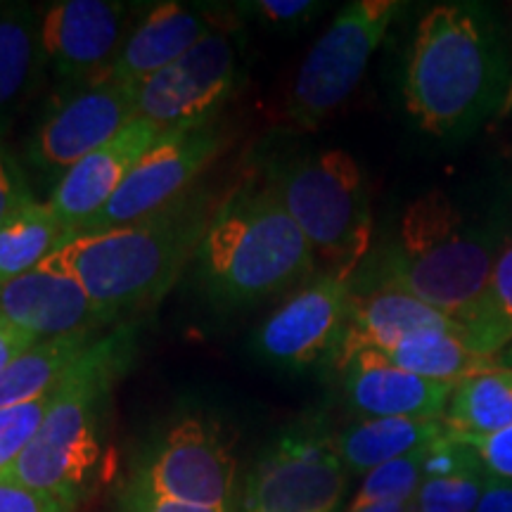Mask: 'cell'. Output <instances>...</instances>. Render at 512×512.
I'll return each instance as SVG.
<instances>
[{"instance_id":"obj_26","label":"cell","mask_w":512,"mask_h":512,"mask_svg":"<svg viewBox=\"0 0 512 512\" xmlns=\"http://www.w3.org/2000/svg\"><path fill=\"white\" fill-rule=\"evenodd\" d=\"M460 328L470 347L484 356H498L512 342V240L498 254L482 302Z\"/></svg>"},{"instance_id":"obj_17","label":"cell","mask_w":512,"mask_h":512,"mask_svg":"<svg viewBox=\"0 0 512 512\" xmlns=\"http://www.w3.org/2000/svg\"><path fill=\"white\" fill-rule=\"evenodd\" d=\"M422 330H460L463 328L446 313L420 302L413 294L396 287H354L342 342H339L332 370L342 373L363 351H389L406 337Z\"/></svg>"},{"instance_id":"obj_23","label":"cell","mask_w":512,"mask_h":512,"mask_svg":"<svg viewBox=\"0 0 512 512\" xmlns=\"http://www.w3.org/2000/svg\"><path fill=\"white\" fill-rule=\"evenodd\" d=\"M384 356L408 373L444 384H456L465 377L498 368L496 356H484L472 349L460 330L415 332Z\"/></svg>"},{"instance_id":"obj_35","label":"cell","mask_w":512,"mask_h":512,"mask_svg":"<svg viewBox=\"0 0 512 512\" xmlns=\"http://www.w3.org/2000/svg\"><path fill=\"white\" fill-rule=\"evenodd\" d=\"M38 342H41V339L31 335V332L0 320V373H3L12 361H17L19 356L27 354L31 347H36Z\"/></svg>"},{"instance_id":"obj_24","label":"cell","mask_w":512,"mask_h":512,"mask_svg":"<svg viewBox=\"0 0 512 512\" xmlns=\"http://www.w3.org/2000/svg\"><path fill=\"white\" fill-rule=\"evenodd\" d=\"M453 434H491L512 425V368H491L453 384L444 413Z\"/></svg>"},{"instance_id":"obj_12","label":"cell","mask_w":512,"mask_h":512,"mask_svg":"<svg viewBox=\"0 0 512 512\" xmlns=\"http://www.w3.org/2000/svg\"><path fill=\"white\" fill-rule=\"evenodd\" d=\"M347 482L335 439L287 432L249 472L242 505L245 512H337Z\"/></svg>"},{"instance_id":"obj_8","label":"cell","mask_w":512,"mask_h":512,"mask_svg":"<svg viewBox=\"0 0 512 512\" xmlns=\"http://www.w3.org/2000/svg\"><path fill=\"white\" fill-rule=\"evenodd\" d=\"M238 460L221 427L204 415H181L147 448L126 486L166 501L235 508Z\"/></svg>"},{"instance_id":"obj_13","label":"cell","mask_w":512,"mask_h":512,"mask_svg":"<svg viewBox=\"0 0 512 512\" xmlns=\"http://www.w3.org/2000/svg\"><path fill=\"white\" fill-rule=\"evenodd\" d=\"M136 105V88L114 79L57 93L31 133L27 162L43 176L62 178L131 124L138 117Z\"/></svg>"},{"instance_id":"obj_34","label":"cell","mask_w":512,"mask_h":512,"mask_svg":"<svg viewBox=\"0 0 512 512\" xmlns=\"http://www.w3.org/2000/svg\"><path fill=\"white\" fill-rule=\"evenodd\" d=\"M121 512H233V510L202 508V505L166 501V498L143 494V491H133L126 486L124 496H121Z\"/></svg>"},{"instance_id":"obj_5","label":"cell","mask_w":512,"mask_h":512,"mask_svg":"<svg viewBox=\"0 0 512 512\" xmlns=\"http://www.w3.org/2000/svg\"><path fill=\"white\" fill-rule=\"evenodd\" d=\"M195 259L202 292L221 309L261 304L318 273L309 240L266 181L219 202Z\"/></svg>"},{"instance_id":"obj_11","label":"cell","mask_w":512,"mask_h":512,"mask_svg":"<svg viewBox=\"0 0 512 512\" xmlns=\"http://www.w3.org/2000/svg\"><path fill=\"white\" fill-rule=\"evenodd\" d=\"M140 15L119 0H57L41 15L43 72L57 81V93L110 79L128 31Z\"/></svg>"},{"instance_id":"obj_6","label":"cell","mask_w":512,"mask_h":512,"mask_svg":"<svg viewBox=\"0 0 512 512\" xmlns=\"http://www.w3.org/2000/svg\"><path fill=\"white\" fill-rule=\"evenodd\" d=\"M264 181L309 240L318 275L351 283L373 245V207L361 164L349 152H299L266 166Z\"/></svg>"},{"instance_id":"obj_7","label":"cell","mask_w":512,"mask_h":512,"mask_svg":"<svg viewBox=\"0 0 512 512\" xmlns=\"http://www.w3.org/2000/svg\"><path fill=\"white\" fill-rule=\"evenodd\" d=\"M401 8L394 0H356L339 10L292 83L287 100L292 126L313 131L349 100Z\"/></svg>"},{"instance_id":"obj_22","label":"cell","mask_w":512,"mask_h":512,"mask_svg":"<svg viewBox=\"0 0 512 512\" xmlns=\"http://www.w3.org/2000/svg\"><path fill=\"white\" fill-rule=\"evenodd\" d=\"M100 332L43 339L0 373V411L53 392L69 368L91 349Z\"/></svg>"},{"instance_id":"obj_21","label":"cell","mask_w":512,"mask_h":512,"mask_svg":"<svg viewBox=\"0 0 512 512\" xmlns=\"http://www.w3.org/2000/svg\"><path fill=\"white\" fill-rule=\"evenodd\" d=\"M444 418H366L337 434L335 448L349 472H373L389 460L446 437Z\"/></svg>"},{"instance_id":"obj_15","label":"cell","mask_w":512,"mask_h":512,"mask_svg":"<svg viewBox=\"0 0 512 512\" xmlns=\"http://www.w3.org/2000/svg\"><path fill=\"white\" fill-rule=\"evenodd\" d=\"M159 136L162 131L155 124L136 117L110 143L83 157L55 183L48 204L69 242L86 233Z\"/></svg>"},{"instance_id":"obj_32","label":"cell","mask_w":512,"mask_h":512,"mask_svg":"<svg viewBox=\"0 0 512 512\" xmlns=\"http://www.w3.org/2000/svg\"><path fill=\"white\" fill-rule=\"evenodd\" d=\"M29 200H34L29 178L17 157L10 152V147L0 140V226Z\"/></svg>"},{"instance_id":"obj_10","label":"cell","mask_w":512,"mask_h":512,"mask_svg":"<svg viewBox=\"0 0 512 512\" xmlns=\"http://www.w3.org/2000/svg\"><path fill=\"white\" fill-rule=\"evenodd\" d=\"M226 143L228 136L219 119L164 131L133 166L117 195L95 216L86 233L143 221L181 200Z\"/></svg>"},{"instance_id":"obj_16","label":"cell","mask_w":512,"mask_h":512,"mask_svg":"<svg viewBox=\"0 0 512 512\" xmlns=\"http://www.w3.org/2000/svg\"><path fill=\"white\" fill-rule=\"evenodd\" d=\"M0 320L31 332L41 342L107 328L91 297L55 254L0 283Z\"/></svg>"},{"instance_id":"obj_30","label":"cell","mask_w":512,"mask_h":512,"mask_svg":"<svg viewBox=\"0 0 512 512\" xmlns=\"http://www.w3.org/2000/svg\"><path fill=\"white\" fill-rule=\"evenodd\" d=\"M456 437L472 448L486 477L512 482V425L491 434H456Z\"/></svg>"},{"instance_id":"obj_20","label":"cell","mask_w":512,"mask_h":512,"mask_svg":"<svg viewBox=\"0 0 512 512\" xmlns=\"http://www.w3.org/2000/svg\"><path fill=\"white\" fill-rule=\"evenodd\" d=\"M41 15L43 10L31 3H0V140L43 74Z\"/></svg>"},{"instance_id":"obj_18","label":"cell","mask_w":512,"mask_h":512,"mask_svg":"<svg viewBox=\"0 0 512 512\" xmlns=\"http://www.w3.org/2000/svg\"><path fill=\"white\" fill-rule=\"evenodd\" d=\"M219 22V12L200 3L164 0L147 5L128 31L110 79L138 91L147 79L188 53Z\"/></svg>"},{"instance_id":"obj_9","label":"cell","mask_w":512,"mask_h":512,"mask_svg":"<svg viewBox=\"0 0 512 512\" xmlns=\"http://www.w3.org/2000/svg\"><path fill=\"white\" fill-rule=\"evenodd\" d=\"M240 83V29L223 19L183 57L138 88L136 114L159 131L202 124L233 98Z\"/></svg>"},{"instance_id":"obj_19","label":"cell","mask_w":512,"mask_h":512,"mask_svg":"<svg viewBox=\"0 0 512 512\" xmlns=\"http://www.w3.org/2000/svg\"><path fill=\"white\" fill-rule=\"evenodd\" d=\"M349 408L363 418H444L453 384L425 380L394 366L380 351H363L342 370Z\"/></svg>"},{"instance_id":"obj_39","label":"cell","mask_w":512,"mask_h":512,"mask_svg":"<svg viewBox=\"0 0 512 512\" xmlns=\"http://www.w3.org/2000/svg\"><path fill=\"white\" fill-rule=\"evenodd\" d=\"M510 107H512V86H510L508 100H505V107H503V112H501V114H508V112H510Z\"/></svg>"},{"instance_id":"obj_37","label":"cell","mask_w":512,"mask_h":512,"mask_svg":"<svg viewBox=\"0 0 512 512\" xmlns=\"http://www.w3.org/2000/svg\"><path fill=\"white\" fill-rule=\"evenodd\" d=\"M347 512H415V501H403V503H375L366 505V508H356Z\"/></svg>"},{"instance_id":"obj_29","label":"cell","mask_w":512,"mask_h":512,"mask_svg":"<svg viewBox=\"0 0 512 512\" xmlns=\"http://www.w3.org/2000/svg\"><path fill=\"white\" fill-rule=\"evenodd\" d=\"M50 399H53V392L41 396V399L22 403V406L0 411V472L8 470L19 458V453L29 446V441L34 439L43 418H46Z\"/></svg>"},{"instance_id":"obj_14","label":"cell","mask_w":512,"mask_h":512,"mask_svg":"<svg viewBox=\"0 0 512 512\" xmlns=\"http://www.w3.org/2000/svg\"><path fill=\"white\" fill-rule=\"evenodd\" d=\"M349 304L351 283L316 275L261 323L254 335L256 356L280 370L332 368Z\"/></svg>"},{"instance_id":"obj_27","label":"cell","mask_w":512,"mask_h":512,"mask_svg":"<svg viewBox=\"0 0 512 512\" xmlns=\"http://www.w3.org/2000/svg\"><path fill=\"white\" fill-rule=\"evenodd\" d=\"M427 446L418 448V451L406 453V456L389 460L373 472H368L363 479L361 489L354 496L349 508H366V505L375 503H403L415 501L418 496L425 475H422V460H425Z\"/></svg>"},{"instance_id":"obj_33","label":"cell","mask_w":512,"mask_h":512,"mask_svg":"<svg viewBox=\"0 0 512 512\" xmlns=\"http://www.w3.org/2000/svg\"><path fill=\"white\" fill-rule=\"evenodd\" d=\"M0 512H72V508L50 494L0 482Z\"/></svg>"},{"instance_id":"obj_2","label":"cell","mask_w":512,"mask_h":512,"mask_svg":"<svg viewBox=\"0 0 512 512\" xmlns=\"http://www.w3.org/2000/svg\"><path fill=\"white\" fill-rule=\"evenodd\" d=\"M510 230L512 211L465 209L430 190L403 209L396 235L366 259L356 287H396L460 325L482 302Z\"/></svg>"},{"instance_id":"obj_1","label":"cell","mask_w":512,"mask_h":512,"mask_svg":"<svg viewBox=\"0 0 512 512\" xmlns=\"http://www.w3.org/2000/svg\"><path fill=\"white\" fill-rule=\"evenodd\" d=\"M510 86L508 36L494 8L453 0L420 17L401 93L408 117L422 133L463 143L503 112Z\"/></svg>"},{"instance_id":"obj_3","label":"cell","mask_w":512,"mask_h":512,"mask_svg":"<svg viewBox=\"0 0 512 512\" xmlns=\"http://www.w3.org/2000/svg\"><path fill=\"white\" fill-rule=\"evenodd\" d=\"M219 204L209 192L188 195L143 221L86 233L55 256L79 280L107 325L157 304L197 249Z\"/></svg>"},{"instance_id":"obj_28","label":"cell","mask_w":512,"mask_h":512,"mask_svg":"<svg viewBox=\"0 0 512 512\" xmlns=\"http://www.w3.org/2000/svg\"><path fill=\"white\" fill-rule=\"evenodd\" d=\"M489 477L482 472L425 479L415 496V512H475Z\"/></svg>"},{"instance_id":"obj_38","label":"cell","mask_w":512,"mask_h":512,"mask_svg":"<svg viewBox=\"0 0 512 512\" xmlns=\"http://www.w3.org/2000/svg\"><path fill=\"white\" fill-rule=\"evenodd\" d=\"M496 361H498V368H512V342L496 356Z\"/></svg>"},{"instance_id":"obj_25","label":"cell","mask_w":512,"mask_h":512,"mask_svg":"<svg viewBox=\"0 0 512 512\" xmlns=\"http://www.w3.org/2000/svg\"><path fill=\"white\" fill-rule=\"evenodd\" d=\"M69 238L48 202L29 200L0 226V283L31 271Z\"/></svg>"},{"instance_id":"obj_4","label":"cell","mask_w":512,"mask_h":512,"mask_svg":"<svg viewBox=\"0 0 512 512\" xmlns=\"http://www.w3.org/2000/svg\"><path fill=\"white\" fill-rule=\"evenodd\" d=\"M136 325L121 323L102 335L53 389L41 427L0 482L27 486L76 508L102 458V420L114 382L136 356Z\"/></svg>"},{"instance_id":"obj_36","label":"cell","mask_w":512,"mask_h":512,"mask_svg":"<svg viewBox=\"0 0 512 512\" xmlns=\"http://www.w3.org/2000/svg\"><path fill=\"white\" fill-rule=\"evenodd\" d=\"M475 512H512V482L489 477Z\"/></svg>"},{"instance_id":"obj_31","label":"cell","mask_w":512,"mask_h":512,"mask_svg":"<svg viewBox=\"0 0 512 512\" xmlns=\"http://www.w3.org/2000/svg\"><path fill=\"white\" fill-rule=\"evenodd\" d=\"M240 12L264 19L271 27H304L323 12V5L313 0H254L242 3Z\"/></svg>"}]
</instances>
